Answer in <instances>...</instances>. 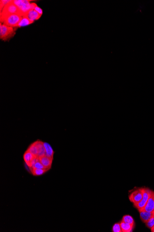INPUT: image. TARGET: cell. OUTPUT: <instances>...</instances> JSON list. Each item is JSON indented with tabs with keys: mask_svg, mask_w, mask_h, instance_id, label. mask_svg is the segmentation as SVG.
<instances>
[{
	"mask_svg": "<svg viewBox=\"0 0 154 232\" xmlns=\"http://www.w3.org/2000/svg\"><path fill=\"white\" fill-rule=\"evenodd\" d=\"M151 190L148 188H144V191L143 197L140 202L137 204H134V206L136 208L138 209L139 212H141L143 210L144 207L146 205L148 199L150 197V195H151Z\"/></svg>",
	"mask_w": 154,
	"mask_h": 232,
	"instance_id": "obj_5",
	"label": "cell"
},
{
	"mask_svg": "<svg viewBox=\"0 0 154 232\" xmlns=\"http://www.w3.org/2000/svg\"><path fill=\"white\" fill-rule=\"evenodd\" d=\"M41 15H42L39 14L35 9H32L30 10L25 16L33 23L35 20H39L41 17Z\"/></svg>",
	"mask_w": 154,
	"mask_h": 232,
	"instance_id": "obj_10",
	"label": "cell"
},
{
	"mask_svg": "<svg viewBox=\"0 0 154 232\" xmlns=\"http://www.w3.org/2000/svg\"><path fill=\"white\" fill-rule=\"evenodd\" d=\"M112 232H122L120 227V223H116L114 224L112 228Z\"/></svg>",
	"mask_w": 154,
	"mask_h": 232,
	"instance_id": "obj_20",
	"label": "cell"
},
{
	"mask_svg": "<svg viewBox=\"0 0 154 232\" xmlns=\"http://www.w3.org/2000/svg\"><path fill=\"white\" fill-rule=\"evenodd\" d=\"M152 213H153V215H154V210H153V211Z\"/></svg>",
	"mask_w": 154,
	"mask_h": 232,
	"instance_id": "obj_25",
	"label": "cell"
},
{
	"mask_svg": "<svg viewBox=\"0 0 154 232\" xmlns=\"http://www.w3.org/2000/svg\"><path fill=\"white\" fill-rule=\"evenodd\" d=\"M11 1L10 0H1L0 1V9H1V12L3 10L4 7L7 4L9 3L10 2H11Z\"/></svg>",
	"mask_w": 154,
	"mask_h": 232,
	"instance_id": "obj_21",
	"label": "cell"
},
{
	"mask_svg": "<svg viewBox=\"0 0 154 232\" xmlns=\"http://www.w3.org/2000/svg\"><path fill=\"white\" fill-rule=\"evenodd\" d=\"M122 221L126 222V223H128V224H132L134 225V221L132 217L130 215H125L122 218Z\"/></svg>",
	"mask_w": 154,
	"mask_h": 232,
	"instance_id": "obj_18",
	"label": "cell"
},
{
	"mask_svg": "<svg viewBox=\"0 0 154 232\" xmlns=\"http://www.w3.org/2000/svg\"><path fill=\"white\" fill-rule=\"evenodd\" d=\"M39 160L40 162L44 165V166L45 167L46 169H50L52 166V162H53V159L48 157L46 155H45L42 157L39 158Z\"/></svg>",
	"mask_w": 154,
	"mask_h": 232,
	"instance_id": "obj_9",
	"label": "cell"
},
{
	"mask_svg": "<svg viewBox=\"0 0 154 232\" xmlns=\"http://www.w3.org/2000/svg\"><path fill=\"white\" fill-rule=\"evenodd\" d=\"M18 14L20 15V11L15 4L14 3V1L7 4L3 10L1 12V15H12Z\"/></svg>",
	"mask_w": 154,
	"mask_h": 232,
	"instance_id": "obj_4",
	"label": "cell"
},
{
	"mask_svg": "<svg viewBox=\"0 0 154 232\" xmlns=\"http://www.w3.org/2000/svg\"><path fill=\"white\" fill-rule=\"evenodd\" d=\"M38 149V158L42 157L45 155L46 151L44 147V142L40 140H38L34 142Z\"/></svg>",
	"mask_w": 154,
	"mask_h": 232,
	"instance_id": "obj_11",
	"label": "cell"
},
{
	"mask_svg": "<svg viewBox=\"0 0 154 232\" xmlns=\"http://www.w3.org/2000/svg\"><path fill=\"white\" fill-rule=\"evenodd\" d=\"M139 213L141 220L144 223H146L150 219L152 218L153 217H154V215L152 212L142 211Z\"/></svg>",
	"mask_w": 154,
	"mask_h": 232,
	"instance_id": "obj_12",
	"label": "cell"
},
{
	"mask_svg": "<svg viewBox=\"0 0 154 232\" xmlns=\"http://www.w3.org/2000/svg\"><path fill=\"white\" fill-rule=\"evenodd\" d=\"M24 161L29 168L32 167L38 160V158L27 150L23 155Z\"/></svg>",
	"mask_w": 154,
	"mask_h": 232,
	"instance_id": "obj_7",
	"label": "cell"
},
{
	"mask_svg": "<svg viewBox=\"0 0 154 232\" xmlns=\"http://www.w3.org/2000/svg\"><path fill=\"white\" fill-rule=\"evenodd\" d=\"M32 167L38 168V169H47L40 162V161L39 160V158H38V160H37L36 162L35 163V164H34V165Z\"/></svg>",
	"mask_w": 154,
	"mask_h": 232,
	"instance_id": "obj_19",
	"label": "cell"
},
{
	"mask_svg": "<svg viewBox=\"0 0 154 232\" xmlns=\"http://www.w3.org/2000/svg\"><path fill=\"white\" fill-rule=\"evenodd\" d=\"M44 144L45 149V155L48 157L53 159L54 151L52 147L48 143H47V142H44Z\"/></svg>",
	"mask_w": 154,
	"mask_h": 232,
	"instance_id": "obj_14",
	"label": "cell"
},
{
	"mask_svg": "<svg viewBox=\"0 0 154 232\" xmlns=\"http://www.w3.org/2000/svg\"><path fill=\"white\" fill-rule=\"evenodd\" d=\"M31 1L27 0H15L14 3L16 5L20 11V15L22 16H25L30 10L31 9Z\"/></svg>",
	"mask_w": 154,
	"mask_h": 232,
	"instance_id": "obj_3",
	"label": "cell"
},
{
	"mask_svg": "<svg viewBox=\"0 0 154 232\" xmlns=\"http://www.w3.org/2000/svg\"><path fill=\"white\" fill-rule=\"evenodd\" d=\"M33 22H31L28 18L27 17L24 16L22 17V20L21 21L19 22V24L18 28H20V27H25V26H28V25H30V24H32Z\"/></svg>",
	"mask_w": 154,
	"mask_h": 232,
	"instance_id": "obj_16",
	"label": "cell"
},
{
	"mask_svg": "<svg viewBox=\"0 0 154 232\" xmlns=\"http://www.w3.org/2000/svg\"><path fill=\"white\" fill-rule=\"evenodd\" d=\"M154 208V191L151 190V195L148 199V202L142 211H147V212H152Z\"/></svg>",
	"mask_w": 154,
	"mask_h": 232,
	"instance_id": "obj_8",
	"label": "cell"
},
{
	"mask_svg": "<svg viewBox=\"0 0 154 232\" xmlns=\"http://www.w3.org/2000/svg\"><path fill=\"white\" fill-rule=\"evenodd\" d=\"M151 231L152 232H154V227H153L152 228V229H151Z\"/></svg>",
	"mask_w": 154,
	"mask_h": 232,
	"instance_id": "obj_24",
	"label": "cell"
},
{
	"mask_svg": "<svg viewBox=\"0 0 154 232\" xmlns=\"http://www.w3.org/2000/svg\"><path fill=\"white\" fill-rule=\"evenodd\" d=\"M15 34V29L1 23L0 25V38L3 41H7Z\"/></svg>",
	"mask_w": 154,
	"mask_h": 232,
	"instance_id": "obj_2",
	"label": "cell"
},
{
	"mask_svg": "<svg viewBox=\"0 0 154 232\" xmlns=\"http://www.w3.org/2000/svg\"><path fill=\"white\" fill-rule=\"evenodd\" d=\"M144 191V188H141L132 192L129 196L130 201L134 205L140 202L143 197Z\"/></svg>",
	"mask_w": 154,
	"mask_h": 232,
	"instance_id": "obj_6",
	"label": "cell"
},
{
	"mask_svg": "<svg viewBox=\"0 0 154 232\" xmlns=\"http://www.w3.org/2000/svg\"><path fill=\"white\" fill-rule=\"evenodd\" d=\"M27 150L29 151H30L31 153L35 155L36 157H38V149L37 148V146H36V144H35L34 142L30 145L29 147L28 148Z\"/></svg>",
	"mask_w": 154,
	"mask_h": 232,
	"instance_id": "obj_17",
	"label": "cell"
},
{
	"mask_svg": "<svg viewBox=\"0 0 154 232\" xmlns=\"http://www.w3.org/2000/svg\"><path fill=\"white\" fill-rule=\"evenodd\" d=\"M146 226L149 229H151L154 226V217L150 219L146 223Z\"/></svg>",
	"mask_w": 154,
	"mask_h": 232,
	"instance_id": "obj_22",
	"label": "cell"
},
{
	"mask_svg": "<svg viewBox=\"0 0 154 232\" xmlns=\"http://www.w3.org/2000/svg\"><path fill=\"white\" fill-rule=\"evenodd\" d=\"M0 16L1 23H3V24L12 28L18 27L23 17L22 16L18 14L0 15Z\"/></svg>",
	"mask_w": 154,
	"mask_h": 232,
	"instance_id": "obj_1",
	"label": "cell"
},
{
	"mask_svg": "<svg viewBox=\"0 0 154 232\" xmlns=\"http://www.w3.org/2000/svg\"><path fill=\"white\" fill-rule=\"evenodd\" d=\"M35 9L36 11H37L39 14H40V15H42V14H43V10H42V9H41V8H40L39 7H38V6H36V7H35V9Z\"/></svg>",
	"mask_w": 154,
	"mask_h": 232,
	"instance_id": "obj_23",
	"label": "cell"
},
{
	"mask_svg": "<svg viewBox=\"0 0 154 232\" xmlns=\"http://www.w3.org/2000/svg\"><path fill=\"white\" fill-rule=\"evenodd\" d=\"M30 169L31 171V173L34 176H39L42 175L49 170L48 169H38L34 167H31Z\"/></svg>",
	"mask_w": 154,
	"mask_h": 232,
	"instance_id": "obj_15",
	"label": "cell"
},
{
	"mask_svg": "<svg viewBox=\"0 0 154 232\" xmlns=\"http://www.w3.org/2000/svg\"><path fill=\"white\" fill-rule=\"evenodd\" d=\"M120 225L122 232H131L134 226V225L126 223L122 221L120 222Z\"/></svg>",
	"mask_w": 154,
	"mask_h": 232,
	"instance_id": "obj_13",
	"label": "cell"
}]
</instances>
